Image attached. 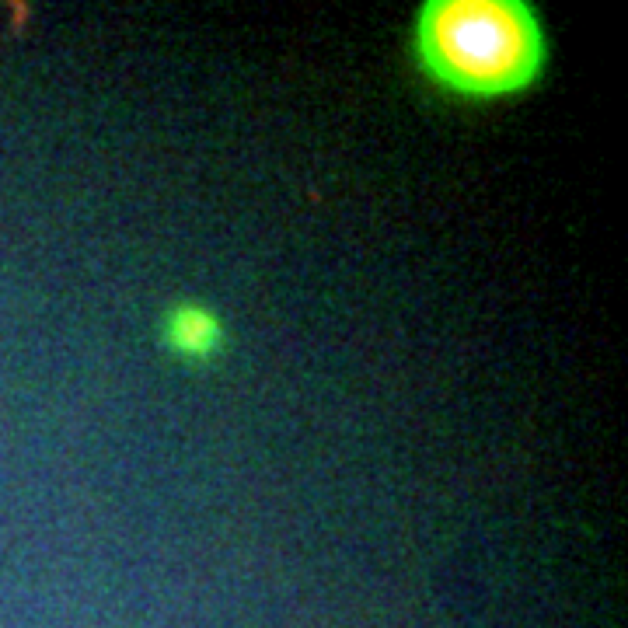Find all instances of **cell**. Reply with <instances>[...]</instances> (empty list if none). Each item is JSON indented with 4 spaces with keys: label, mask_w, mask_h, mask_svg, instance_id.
<instances>
[{
    "label": "cell",
    "mask_w": 628,
    "mask_h": 628,
    "mask_svg": "<svg viewBox=\"0 0 628 628\" xmlns=\"http://www.w3.org/2000/svg\"><path fill=\"white\" fill-rule=\"evenodd\" d=\"M157 346H161L172 360L185 367H206L227 353L231 332L220 311H213L206 300H175L161 311V318L154 325Z\"/></svg>",
    "instance_id": "obj_2"
},
{
    "label": "cell",
    "mask_w": 628,
    "mask_h": 628,
    "mask_svg": "<svg viewBox=\"0 0 628 628\" xmlns=\"http://www.w3.org/2000/svg\"><path fill=\"white\" fill-rule=\"evenodd\" d=\"M419 77L454 101L527 94L548 70V28L527 0H422L408 28Z\"/></svg>",
    "instance_id": "obj_1"
}]
</instances>
